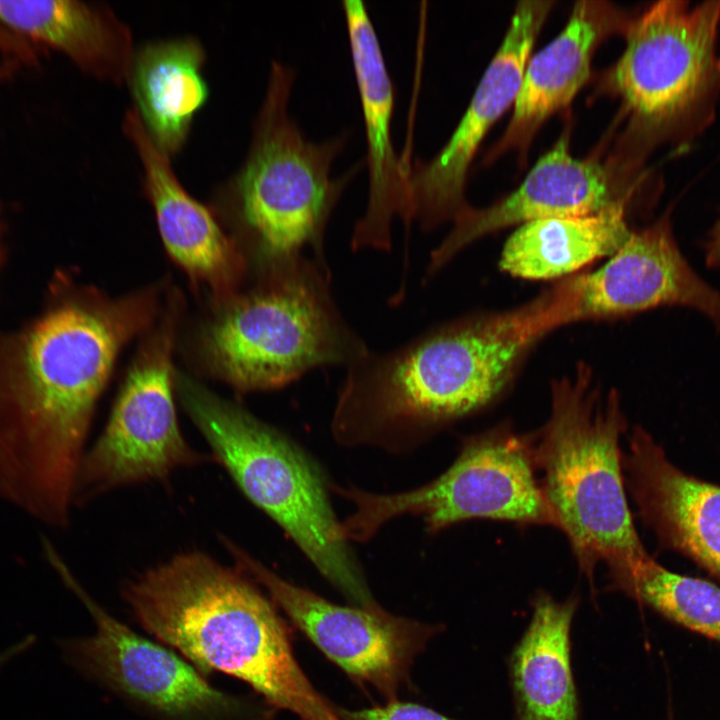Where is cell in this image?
<instances>
[{
  "mask_svg": "<svg viewBox=\"0 0 720 720\" xmlns=\"http://www.w3.org/2000/svg\"><path fill=\"white\" fill-rule=\"evenodd\" d=\"M720 1H659L630 19L606 77L644 147L688 139L712 120L720 94Z\"/></svg>",
  "mask_w": 720,
  "mask_h": 720,
  "instance_id": "obj_8",
  "label": "cell"
},
{
  "mask_svg": "<svg viewBox=\"0 0 720 720\" xmlns=\"http://www.w3.org/2000/svg\"><path fill=\"white\" fill-rule=\"evenodd\" d=\"M336 710L341 720H455L419 703L397 699L359 710L341 707H336Z\"/></svg>",
  "mask_w": 720,
  "mask_h": 720,
  "instance_id": "obj_25",
  "label": "cell"
},
{
  "mask_svg": "<svg viewBox=\"0 0 720 720\" xmlns=\"http://www.w3.org/2000/svg\"><path fill=\"white\" fill-rule=\"evenodd\" d=\"M156 312L152 290L94 296L31 330L0 404V499L45 525H67L96 403L119 352Z\"/></svg>",
  "mask_w": 720,
  "mask_h": 720,
  "instance_id": "obj_1",
  "label": "cell"
},
{
  "mask_svg": "<svg viewBox=\"0 0 720 720\" xmlns=\"http://www.w3.org/2000/svg\"><path fill=\"white\" fill-rule=\"evenodd\" d=\"M175 389L187 414L244 495L294 540L358 607L375 608L311 461L281 433L185 375Z\"/></svg>",
  "mask_w": 720,
  "mask_h": 720,
  "instance_id": "obj_7",
  "label": "cell"
},
{
  "mask_svg": "<svg viewBox=\"0 0 720 720\" xmlns=\"http://www.w3.org/2000/svg\"><path fill=\"white\" fill-rule=\"evenodd\" d=\"M537 473L532 434L501 424L467 439L450 468L423 487L391 495L340 489L355 506L341 533L366 541L404 514L422 516L431 533L477 518L558 528Z\"/></svg>",
  "mask_w": 720,
  "mask_h": 720,
  "instance_id": "obj_9",
  "label": "cell"
},
{
  "mask_svg": "<svg viewBox=\"0 0 720 720\" xmlns=\"http://www.w3.org/2000/svg\"><path fill=\"white\" fill-rule=\"evenodd\" d=\"M626 427L618 394L603 397L582 365L552 383L550 417L532 434L544 496L590 582L599 562L612 580L651 558L625 494L619 440Z\"/></svg>",
  "mask_w": 720,
  "mask_h": 720,
  "instance_id": "obj_4",
  "label": "cell"
},
{
  "mask_svg": "<svg viewBox=\"0 0 720 720\" xmlns=\"http://www.w3.org/2000/svg\"><path fill=\"white\" fill-rule=\"evenodd\" d=\"M222 542L236 567L261 584L290 621L352 680L371 686L387 701L410 688L414 660L440 631L439 625L381 607L331 603L279 577L226 537Z\"/></svg>",
  "mask_w": 720,
  "mask_h": 720,
  "instance_id": "obj_12",
  "label": "cell"
},
{
  "mask_svg": "<svg viewBox=\"0 0 720 720\" xmlns=\"http://www.w3.org/2000/svg\"><path fill=\"white\" fill-rule=\"evenodd\" d=\"M553 1H520L497 52L448 141L429 160L407 161L406 227L424 232L454 219L467 207L470 165L493 124L514 104L526 65Z\"/></svg>",
  "mask_w": 720,
  "mask_h": 720,
  "instance_id": "obj_13",
  "label": "cell"
},
{
  "mask_svg": "<svg viewBox=\"0 0 720 720\" xmlns=\"http://www.w3.org/2000/svg\"><path fill=\"white\" fill-rule=\"evenodd\" d=\"M0 24L65 53L100 79L118 84L128 79L132 35L107 7L74 0H0Z\"/></svg>",
  "mask_w": 720,
  "mask_h": 720,
  "instance_id": "obj_20",
  "label": "cell"
},
{
  "mask_svg": "<svg viewBox=\"0 0 720 720\" xmlns=\"http://www.w3.org/2000/svg\"><path fill=\"white\" fill-rule=\"evenodd\" d=\"M668 720H673V718H672L671 714L669 715V719H668Z\"/></svg>",
  "mask_w": 720,
  "mask_h": 720,
  "instance_id": "obj_27",
  "label": "cell"
},
{
  "mask_svg": "<svg viewBox=\"0 0 720 720\" xmlns=\"http://www.w3.org/2000/svg\"><path fill=\"white\" fill-rule=\"evenodd\" d=\"M295 76L291 66L272 62L247 158L226 193L263 264L309 251L327 265L323 242L329 219L365 161L332 175L349 133L322 141L306 136L289 112Z\"/></svg>",
  "mask_w": 720,
  "mask_h": 720,
  "instance_id": "obj_6",
  "label": "cell"
},
{
  "mask_svg": "<svg viewBox=\"0 0 720 720\" xmlns=\"http://www.w3.org/2000/svg\"><path fill=\"white\" fill-rule=\"evenodd\" d=\"M122 597L143 629L205 676L234 677L301 720H341L298 664L275 603L237 567L180 553L128 580Z\"/></svg>",
  "mask_w": 720,
  "mask_h": 720,
  "instance_id": "obj_3",
  "label": "cell"
},
{
  "mask_svg": "<svg viewBox=\"0 0 720 720\" xmlns=\"http://www.w3.org/2000/svg\"><path fill=\"white\" fill-rule=\"evenodd\" d=\"M49 562L91 615L95 631L59 642L65 662L85 679L152 720H271L262 699L213 686L169 646L137 633L95 601L58 553Z\"/></svg>",
  "mask_w": 720,
  "mask_h": 720,
  "instance_id": "obj_10",
  "label": "cell"
},
{
  "mask_svg": "<svg viewBox=\"0 0 720 720\" xmlns=\"http://www.w3.org/2000/svg\"><path fill=\"white\" fill-rule=\"evenodd\" d=\"M568 138H559L512 193L486 208L468 206L461 212L432 251L427 275L432 276L470 243L493 231L537 219L589 216L627 207L633 190L617 184L609 165L593 158H574Z\"/></svg>",
  "mask_w": 720,
  "mask_h": 720,
  "instance_id": "obj_15",
  "label": "cell"
},
{
  "mask_svg": "<svg viewBox=\"0 0 720 720\" xmlns=\"http://www.w3.org/2000/svg\"><path fill=\"white\" fill-rule=\"evenodd\" d=\"M263 267L262 283L205 331L203 354L218 376L244 391L273 389L369 351L334 301L327 265L295 255Z\"/></svg>",
  "mask_w": 720,
  "mask_h": 720,
  "instance_id": "obj_5",
  "label": "cell"
},
{
  "mask_svg": "<svg viewBox=\"0 0 720 720\" xmlns=\"http://www.w3.org/2000/svg\"><path fill=\"white\" fill-rule=\"evenodd\" d=\"M123 130L139 155L144 191L168 253L193 280L216 296H230L245 273L239 248L210 209L181 185L168 156L149 137L136 110L127 111Z\"/></svg>",
  "mask_w": 720,
  "mask_h": 720,
  "instance_id": "obj_18",
  "label": "cell"
},
{
  "mask_svg": "<svg viewBox=\"0 0 720 720\" xmlns=\"http://www.w3.org/2000/svg\"><path fill=\"white\" fill-rule=\"evenodd\" d=\"M629 20L609 2H576L561 32L530 57L512 117L491 155L509 149L526 151L544 122L567 107L586 84L601 42L615 32H624Z\"/></svg>",
  "mask_w": 720,
  "mask_h": 720,
  "instance_id": "obj_19",
  "label": "cell"
},
{
  "mask_svg": "<svg viewBox=\"0 0 720 720\" xmlns=\"http://www.w3.org/2000/svg\"><path fill=\"white\" fill-rule=\"evenodd\" d=\"M347 33L359 91L366 137L368 197L356 221L351 248L388 251L396 218L407 222V161L396 152L392 137L395 87L366 6L343 1Z\"/></svg>",
  "mask_w": 720,
  "mask_h": 720,
  "instance_id": "obj_16",
  "label": "cell"
},
{
  "mask_svg": "<svg viewBox=\"0 0 720 720\" xmlns=\"http://www.w3.org/2000/svg\"><path fill=\"white\" fill-rule=\"evenodd\" d=\"M704 247L707 266L720 268V218L709 233Z\"/></svg>",
  "mask_w": 720,
  "mask_h": 720,
  "instance_id": "obj_26",
  "label": "cell"
},
{
  "mask_svg": "<svg viewBox=\"0 0 720 720\" xmlns=\"http://www.w3.org/2000/svg\"><path fill=\"white\" fill-rule=\"evenodd\" d=\"M542 296L429 330L347 367L333 417L343 441L416 438L495 400L529 348L554 329Z\"/></svg>",
  "mask_w": 720,
  "mask_h": 720,
  "instance_id": "obj_2",
  "label": "cell"
},
{
  "mask_svg": "<svg viewBox=\"0 0 720 720\" xmlns=\"http://www.w3.org/2000/svg\"><path fill=\"white\" fill-rule=\"evenodd\" d=\"M205 53L192 37L148 43L134 53L128 81L142 124L165 155L178 153L208 98Z\"/></svg>",
  "mask_w": 720,
  "mask_h": 720,
  "instance_id": "obj_21",
  "label": "cell"
},
{
  "mask_svg": "<svg viewBox=\"0 0 720 720\" xmlns=\"http://www.w3.org/2000/svg\"><path fill=\"white\" fill-rule=\"evenodd\" d=\"M627 207L581 217L537 219L520 224L506 241L503 271L524 279L547 280L612 256L629 238Z\"/></svg>",
  "mask_w": 720,
  "mask_h": 720,
  "instance_id": "obj_23",
  "label": "cell"
},
{
  "mask_svg": "<svg viewBox=\"0 0 720 720\" xmlns=\"http://www.w3.org/2000/svg\"><path fill=\"white\" fill-rule=\"evenodd\" d=\"M671 622L720 643V587L671 572L652 558L611 581Z\"/></svg>",
  "mask_w": 720,
  "mask_h": 720,
  "instance_id": "obj_24",
  "label": "cell"
},
{
  "mask_svg": "<svg viewBox=\"0 0 720 720\" xmlns=\"http://www.w3.org/2000/svg\"><path fill=\"white\" fill-rule=\"evenodd\" d=\"M176 304L169 306L141 346L103 432L85 452L74 504L119 486L166 480L179 467L207 461L187 443L176 415L172 367Z\"/></svg>",
  "mask_w": 720,
  "mask_h": 720,
  "instance_id": "obj_11",
  "label": "cell"
},
{
  "mask_svg": "<svg viewBox=\"0 0 720 720\" xmlns=\"http://www.w3.org/2000/svg\"><path fill=\"white\" fill-rule=\"evenodd\" d=\"M578 600L539 593L510 661L516 720H578L570 627Z\"/></svg>",
  "mask_w": 720,
  "mask_h": 720,
  "instance_id": "obj_22",
  "label": "cell"
},
{
  "mask_svg": "<svg viewBox=\"0 0 720 720\" xmlns=\"http://www.w3.org/2000/svg\"><path fill=\"white\" fill-rule=\"evenodd\" d=\"M622 465L639 516L660 544L720 581V486L677 468L641 427L632 432Z\"/></svg>",
  "mask_w": 720,
  "mask_h": 720,
  "instance_id": "obj_17",
  "label": "cell"
},
{
  "mask_svg": "<svg viewBox=\"0 0 720 720\" xmlns=\"http://www.w3.org/2000/svg\"><path fill=\"white\" fill-rule=\"evenodd\" d=\"M559 325L623 316L660 306H684L720 329V292L681 253L669 214L639 231L599 269L550 290Z\"/></svg>",
  "mask_w": 720,
  "mask_h": 720,
  "instance_id": "obj_14",
  "label": "cell"
}]
</instances>
